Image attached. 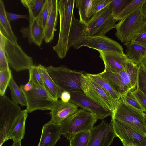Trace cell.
<instances>
[{
  "label": "cell",
  "mask_w": 146,
  "mask_h": 146,
  "mask_svg": "<svg viewBox=\"0 0 146 146\" xmlns=\"http://www.w3.org/2000/svg\"><path fill=\"white\" fill-rule=\"evenodd\" d=\"M84 25L73 15L68 39V50L80 38L85 36L83 33Z\"/></svg>",
  "instance_id": "d4e9b609"
},
{
  "label": "cell",
  "mask_w": 146,
  "mask_h": 146,
  "mask_svg": "<svg viewBox=\"0 0 146 146\" xmlns=\"http://www.w3.org/2000/svg\"><path fill=\"white\" fill-rule=\"evenodd\" d=\"M34 84L31 79L29 77L28 82L25 85H21L20 88L22 91L28 92L30 91L33 88Z\"/></svg>",
  "instance_id": "7bdbcfd3"
},
{
  "label": "cell",
  "mask_w": 146,
  "mask_h": 146,
  "mask_svg": "<svg viewBox=\"0 0 146 146\" xmlns=\"http://www.w3.org/2000/svg\"><path fill=\"white\" fill-rule=\"evenodd\" d=\"M58 0H48V15L44 29V38L47 43L53 39L58 16Z\"/></svg>",
  "instance_id": "d6986e66"
},
{
  "label": "cell",
  "mask_w": 146,
  "mask_h": 146,
  "mask_svg": "<svg viewBox=\"0 0 146 146\" xmlns=\"http://www.w3.org/2000/svg\"><path fill=\"white\" fill-rule=\"evenodd\" d=\"M60 124L49 123L43 126L42 134L37 146H54L61 135Z\"/></svg>",
  "instance_id": "ffe728a7"
},
{
  "label": "cell",
  "mask_w": 146,
  "mask_h": 146,
  "mask_svg": "<svg viewBox=\"0 0 146 146\" xmlns=\"http://www.w3.org/2000/svg\"><path fill=\"white\" fill-rule=\"evenodd\" d=\"M6 15L8 20L10 22L18 19L23 18L28 20L29 19V15H21L11 13L6 11Z\"/></svg>",
  "instance_id": "60d3db41"
},
{
  "label": "cell",
  "mask_w": 146,
  "mask_h": 146,
  "mask_svg": "<svg viewBox=\"0 0 146 146\" xmlns=\"http://www.w3.org/2000/svg\"><path fill=\"white\" fill-rule=\"evenodd\" d=\"M116 21L109 4L85 24L84 34L85 36L105 35L108 31L114 28Z\"/></svg>",
  "instance_id": "52a82bcc"
},
{
  "label": "cell",
  "mask_w": 146,
  "mask_h": 146,
  "mask_svg": "<svg viewBox=\"0 0 146 146\" xmlns=\"http://www.w3.org/2000/svg\"><path fill=\"white\" fill-rule=\"evenodd\" d=\"M28 112L26 109L21 110L8 132L5 142L9 139L13 141H21L24 138L26 120Z\"/></svg>",
  "instance_id": "44dd1931"
},
{
  "label": "cell",
  "mask_w": 146,
  "mask_h": 146,
  "mask_svg": "<svg viewBox=\"0 0 146 146\" xmlns=\"http://www.w3.org/2000/svg\"><path fill=\"white\" fill-rule=\"evenodd\" d=\"M48 0L45 3L38 16L36 18L38 23L44 29L48 15Z\"/></svg>",
  "instance_id": "f35d334b"
},
{
  "label": "cell",
  "mask_w": 146,
  "mask_h": 146,
  "mask_svg": "<svg viewBox=\"0 0 146 146\" xmlns=\"http://www.w3.org/2000/svg\"><path fill=\"white\" fill-rule=\"evenodd\" d=\"M46 0H21L23 5L30 10L34 17L36 18L38 15Z\"/></svg>",
  "instance_id": "f546056e"
},
{
  "label": "cell",
  "mask_w": 146,
  "mask_h": 146,
  "mask_svg": "<svg viewBox=\"0 0 146 146\" xmlns=\"http://www.w3.org/2000/svg\"><path fill=\"white\" fill-rule=\"evenodd\" d=\"M11 146H21V141H14Z\"/></svg>",
  "instance_id": "7dc6e473"
},
{
  "label": "cell",
  "mask_w": 146,
  "mask_h": 146,
  "mask_svg": "<svg viewBox=\"0 0 146 146\" xmlns=\"http://www.w3.org/2000/svg\"><path fill=\"white\" fill-rule=\"evenodd\" d=\"M6 13L4 2L0 0V32L11 41L17 42L18 38L12 31Z\"/></svg>",
  "instance_id": "cb8c5ba5"
},
{
  "label": "cell",
  "mask_w": 146,
  "mask_h": 146,
  "mask_svg": "<svg viewBox=\"0 0 146 146\" xmlns=\"http://www.w3.org/2000/svg\"><path fill=\"white\" fill-rule=\"evenodd\" d=\"M5 37L0 32V71L10 69L4 49Z\"/></svg>",
  "instance_id": "e575fe53"
},
{
  "label": "cell",
  "mask_w": 146,
  "mask_h": 146,
  "mask_svg": "<svg viewBox=\"0 0 146 146\" xmlns=\"http://www.w3.org/2000/svg\"><path fill=\"white\" fill-rule=\"evenodd\" d=\"M144 121L145 127H146V114L145 113L144 115ZM146 136V134H145Z\"/></svg>",
  "instance_id": "c3c4849f"
},
{
  "label": "cell",
  "mask_w": 146,
  "mask_h": 146,
  "mask_svg": "<svg viewBox=\"0 0 146 146\" xmlns=\"http://www.w3.org/2000/svg\"><path fill=\"white\" fill-rule=\"evenodd\" d=\"M144 17V22L145 23L146 25V15Z\"/></svg>",
  "instance_id": "681fc988"
},
{
  "label": "cell",
  "mask_w": 146,
  "mask_h": 146,
  "mask_svg": "<svg viewBox=\"0 0 146 146\" xmlns=\"http://www.w3.org/2000/svg\"><path fill=\"white\" fill-rule=\"evenodd\" d=\"M37 66L42 75L45 88L54 99L57 100L60 98L62 91L50 76L46 67L41 64Z\"/></svg>",
  "instance_id": "603a6c76"
},
{
  "label": "cell",
  "mask_w": 146,
  "mask_h": 146,
  "mask_svg": "<svg viewBox=\"0 0 146 146\" xmlns=\"http://www.w3.org/2000/svg\"><path fill=\"white\" fill-rule=\"evenodd\" d=\"M78 107L70 101L65 103L61 100H58L54 102L48 113L50 115L51 119L48 122L60 124L64 120L75 113L78 110Z\"/></svg>",
  "instance_id": "e0dca14e"
},
{
  "label": "cell",
  "mask_w": 146,
  "mask_h": 146,
  "mask_svg": "<svg viewBox=\"0 0 146 146\" xmlns=\"http://www.w3.org/2000/svg\"><path fill=\"white\" fill-rule=\"evenodd\" d=\"M34 84L30 91H22L26 102V110L29 113L36 110H50L56 100L44 88Z\"/></svg>",
  "instance_id": "9c48e42d"
},
{
  "label": "cell",
  "mask_w": 146,
  "mask_h": 146,
  "mask_svg": "<svg viewBox=\"0 0 146 146\" xmlns=\"http://www.w3.org/2000/svg\"><path fill=\"white\" fill-rule=\"evenodd\" d=\"M12 76L10 69L0 71V96L5 95Z\"/></svg>",
  "instance_id": "836d02e7"
},
{
  "label": "cell",
  "mask_w": 146,
  "mask_h": 146,
  "mask_svg": "<svg viewBox=\"0 0 146 146\" xmlns=\"http://www.w3.org/2000/svg\"><path fill=\"white\" fill-rule=\"evenodd\" d=\"M124 101L131 106L144 112V110L140 105L131 90H129L121 96Z\"/></svg>",
  "instance_id": "d590c367"
},
{
  "label": "cell",
  "mask_w": 146,
  "mask_h": 146,
  "mask_svg": "<svg viewBox=\"0 0 146 146\" xmlns=\"http://www.w3.org/2000/svg\"><path fill=\"white\" fill-rule=\"evenodd\" d=\"M133 0H112L110 4L113 16L116 17Z\"/></svg>",
  "instance_id": "d6a6232c"
},
{
  "label": "cell",
  "mask_w": 146,
  "mask_h": 146,
  "mask_svg": "<svg viewBox=\"0 0 146 146\" xmlns=\"http://www.w3.org/2000/svg\"><path fill=\"white\" fill-rule=\"evenodd\" d=\"M21 110L5 95L0 96V146L5 139L13 123Z\"/></svg>",
  "instance_id": "ba28073f"
},
{
  "label": "cell",
  "mask_w": 146,
  "mask_h": 146,
  "mask_svg": "<svg viewBox=\"0 0 146 146\" xmlns=\"http://www.w3.org/2000/svg\"><path fill=\"white\" fill-rule=\"evenodd\" d=\"M145 1L133 0L116 17L115 21H120L134 13L142 6Z\"/></svg>",
  "instance_id": "83f0119b"
},
{
  "label": "cell",
  "mask_w": 146,
  "mask_h": 146,
  "mask_svg": "<svg viewBox=\"0 0 146 146\" xmlns=\"http://www.w3.org/2000/svg\"><path fill=\"white\" fill-rule=\"evenodd\" d=\"M132 92L146 114V96L137 88Z\"/></svg>",
  "instance_id": "ab89813d"
},
{
  "label": "cell",
  "mask_w": 146,
  "mask_h": 146,
  "mask_svg": "<svg viewBox=\"0 0 146 146\" xmlns=\"http://www.w3.org/2000/svg\"><path fill=\"white\" fill-rule=\"evenodd\" d=\"M4 49L9 64L17 72L29 70L33 65L32 57L29 56L17 42L5 37Z\"/></svg>",
  "instance_id": "8fae6325"
},
{
  "label": "cell",
  "mask_w": 146,
  "mask_h": 146,
  "mask_svg": "<svg viewBox=\"0 0 146 146\" xmlns=\"http://www.w3.org/2000/svg\"><path fill=\"white\" fill-rule=\"evenodd\" d=\"M117 137L124 146L133 145L146 146V136L138 131L117 120L112 118L110 123Z\"/></svg>",
  "instance_id": "4fadbf2b"
},
{
  "label": "cell",
  "mask_w": 146,
  "mask_h": 146,
  "mask_svg": "<svg viewBox=\"0 0 146 146\" xmlns=\"http://www.w3.org/2000/svg\"><path fill=\"white\" fill-rule=\"evenodd\" d=\"M71 98L70 93L67 91H63L61 93L60 98L63 102L67 103L70 101Z\"/></svg>",
  "instance_id": "ee69618b"
},
{
  "label": "cell",
  "mask_w": 146,
  "mask_h": 146,
  "mask_svg": "<svg viewBox=\"0 0 146 146\" xmlns=\"http://www.w3.org/2000/svg\"><path fill=\"white\" fill-rule=\"evenodd\" d=\"M127 146H137L132 144V145H127Z\"/></svg>",
  "instance_id": "f907efd6"
},
{
  "label": "cell",
  "mask_w": 146,
  "mask_h": 146,
  "mask_svg": "<svg viewBox=\"0 0 146 146\" xmlns=\"http://www.w3.org/2000/svg\"><path fill=\"white\" fill-rule=\"evenodd\" d=\"M124 45L126 46L128 59L139 66L146 56V48L132 41L124 43Z\"/></svg>",
  "instance_id": "7402d4cb"
},
{
  "label": "cell",
  "mask_w": 146,
  "mask_h": 146,
  "mask_svg": "<svg viewBox=\"0 0 146 146\" xmlns=\"http://www.w3.org/2000/svg\"><path fill=\"white\" fill-rule=\"evenodd\" d=\"M132 41L140 44L146 48V31L140 34Z\"/></svg>",
  "instance_id": "b9f144b4"
},
{
  "label": "cell",
  "mask_w": 146,
  "mask_h": 146,
  "mask_svg": "<svg viewBox=\"0 0 146 146\" xmlns=\"http://www.w3.org/2000/svg\"><path fill=\"white\" fill-rule=\"evenodd\" d=\"M145 113L125 102L121 97L112 112L114 119L144 134H146L144 121Z\"/></svg>",
  "instance_id": "8992f818"
},
{
  "label": "cell",
  "mask_w": 146,
  "mask_h": 146,
  "mask_svg": "<svg viewBox=\"0 0 146 146\" xmlns=\"http://www.w3.org/2000/svg\"><path fill=\"white\" fill-rule=\"evenodd\" d=\"M142 9L144 17L146 15V0L142 6Z\"/></svg>",
  "instance_id": "bcb514c9"
},
{
  "label": "cell",
  "mask_w": 146,
  "mask_h": 146,
  "mask_svg": "<svg viewBox=\"0 0 146 146\" xmlns=\"http://www.w3.org/2000/svg\"><path fill=\"white\" fill-rule=\"evenodd\" d=\"M84 46L98 51L124 54L123 47L119 43L105 35L86 36L80 38L73 46L76 49Z\"/></svg>",
  "instance_id": "7c38bea8"
},
{
  "label": "cell",
  "mask_w": 146,
  "mask_h": 146,
  "mask_svg": "<svg viewBox=\"0 0 146 146\" xmlns=\"http://www.w3.org/2000/svg\"><path fill=\"white\" fill-rule=\"evenodd\" d=\"M87 75L101 87L117 103L121 96L115 92L105 80L97 74L87 73Z\"/></svg>",
  "instance_id": "484cf974"
},
{
  "label": "cell",
  "mask_w": 146,
  "mask_h": 146,
  "mask_svg": "<svg viewBox=\"0 0 146 146\" xmlns=\"http://www.w3.org/2000/svg\"><path fill=\"white\" fill-rule=\"evenodd\" d=\"M29 71V77L33 83L45 88L42 75L37 65H33Z\"/></svg>",
  "instance_id": "8d00e7d4"
},
{
  "label": "cell",
  "mask_w": 146,
  "mask_h": 146,
  "mask_svg": "<svg viewBox=\"0 0 146 146\" xmlns=\"http://www.w3.org/2000/svg\"><path fill=\"white\" fill-rule=\"evenodd\" d=\"M114 28L116 29V37L124 43L133 40L146 31L142 6L131 15L119 21Z\"/></svg>",
  "instance_id": "277c9868"
},
{
  "label": "cell",
  "mask_w": 146,
  "mask_h": 146,
  "mask_svg": "<svg viewBox=\"0 0 146 146\" xmlns=\"http://www.w3.org/2000/svg\"><path fill=\"white\" fill-rule=\"evenodd\" d=\"M75 1L60 0L58 1L60 17L59 31L58 42L53 47V50L60 59L66 57L68 50V39Z\"/></svg>",
  "instance_id": "7a4b0ae2"
},
{
  "label": "cell",
  "mask_w": 146,
  "mask_h": 146,
  "mask_svg": "<svg viewBox=\"0 0 146 146\" xmlns=\"http://www.w3.org/2000/svg\"><path fill=\"white\" fill-rule=\"evenodd\" d=\"M81 88L84 93L96 103L113 112L116 102L101 87L87 75H82Z\"/></svg>",
  "instance_id": "30bf717a"
},
{
  "label": "cell",
  "mask_w": 146,
  "mask_h": 146,
  "mask_svg": "<svg viewBox=\"0 0 146 146\" xmlns=\"http://www.w3.org/2000/svg\"><path fill=\"white\" fill-rule=\"evenodd\" d=\"M29 24L26 27H22L20 32L23 38H28L29 44L33 43L40 46L44 38V29L38 23L30 10L27 9Z\"/></svg>",
  "instance_id": "2e32d148"
},
{
  "label": "cell",
  "mask_w": 146,
  "mask_h": 146,
  "mask_svg": "<svg viewBox=\"0 0 146 146\" xmlns=\"http://www.w3.org/2000/svg\"><path fill=\"white\" fill-rule=\"evenodd\" d=\"M139 66L129 60L125 67L118 72L104 71L97 74L105 80L121 96L137 88Z\"/></svg>",
  "instance_id": "6da1fadb"
},
{
  "label": "cell",
  "mask_w": 146,
  "mask_h": 146,
  "mask_svg": "<svg viewBox=\"0 0 146 146\" xmlns=\"http://www.w3.org/2000/svg\"><path fill=\"white\" fill-rule=\"evenodd\" d=\"M11 95L12 101L15 104L22 106H26V102L24 96L20 89L17 85L12 76L8 85Z\"/></svg>",
  "instance_id": "4316f807"
},
{
  "label": "cell",
  "mask_w": 146,
  "mask_h": 146,
  "mask_svg": "<svg viewBox=\"0 0 146 146\" xmlns=\"http://www.w3.org/2000/svg\"><path fill=\"white\" fill-rule=\"evenodd\" d=\"M70 101L78 107L93 114L98 120L103 119L108 116H112V112L102 107L86 96L83 91L70 93Z\"/></svg>",
  "instance_id": "5bb4252c"
},
{
  "label": "cell",
  "mask_w": 146,
  "mask_h": 146,
  "mask_svg": "<svg viewBox=\"0 0 146 146\" xmlns=\"http://www.w3.org/2000/svg\"><path fill=\"white\" fill-rule=\"evenodd\" d=\"M137 89L146 96V72L140 65H139Z\"/></svg>",
  "instance_id": "74e56055"
},
{
  "label": "cell",
  "mask_w": 146,
  "mask_h": 146,
  "mask_svg": "<svg viewBox=\"0 0 146 146\" xmlns=\"http://www.w3.org/2000/svg\"><path fill=\"white\" fill-rule=\"evenodd\" d=\"M46 68L50 76L62 91L71 93L82 91L81 80L82 75L85 72L72 70L64 66H50Z\"/></svg>",
  "instance_id": "5b68a950"
},
{
  "label": "cell",
  "mask_w": 146,
  "mask_h": 146,
  "mask_svg": "<svg viewBox=\"0 0 146 146\" xmlns=\"http://www.w3.org/2000/svg\"><path fill=\"white\" fill-rule=\"evenodd\" d=\"M90 131L82 132L74 135L70 141V146H88Z\"/></svg>",
  "instance_id": "4dcf8cb0"
},
{
  "label": "cell",
  "mask_w": 146,
  "mask_h": 146,
  "mask_svg": "<svg viewBox=\"0 0 146 146\" xmlns=\"http://www.w3.org/2000/svg\"><path fill=\"white\" fill-rule=\"evenodd\" d=\"M98 120L90 112L80 109L60 124L61 134L69 141L77 133L91 131Z\"/></svg>",
  "instance_id": "3957f363"
},
{
  "label": "cell",
  "mask_w": 146,
  "mask_h": 146,
  "mask_svg": "<svg viewBox=\"0 0 146 146\" xmlns=\"http://www.w3.org/2000/svg\"><path fill=\"white\" fill-rule=\"evenodd\" d=\"M117 137L110 124L103 120L90 131L88 146H110Z\"/></svg>",
  "instance_id": "9a60e30c"
},
{
  "label": "cell",
  "mask_w": 146,
  "mask_h": 146,
  "mask_svg": "<svg viewBox=\"0 0 146 146\" xmlns=\"http://www.w3.org/2000/svg\"><path fill=\"white\" fill-rule=\"evenodd\" d=\"M112 1V0H92L88 13V21L100 11L109 5Z\"/></svg>",
  "instance_id": "1f68e13d"
},
{
  "label": "cell",
  "mask_w": 146,
  "mask_h": 146,
  "mask_svg": "<svg viewBox=\"0 0 146 146\" xmlns=\"http://www.w3.org/2000/svg\"><path fill=\"white\" fill-rule=\"evenodd\" d=\"M92 0H76V7L78 10L80 21L85 24L88 21V13Z\"/></svg>",
  "instance_id": "f1b7e54d"
},
{
  "label": "cell",
  "mask_w": 146,
  "mask_h": 146,
  "mask_svg": "<svg viewBox=\"0 0 146 146\" xmlns=\"http://www.w3.org/2000/svg\"><path fill=\"white\" fill-rule=\"evenodd\" d=\"M99 57L104 65V71L108 72H118L123 69L129 60L126 54L118 53L98 51Z\"/></svg>",
  "instance_id": "ac0fdd59"
},
{
  "label": "cell",
  "mask_w": 146,
  "mask_h": 146,
  "mask_svg": "<svg viewBox=\"0 0 146 146\" xmlns=\"http://www.w3.org/2000/svg\"><path fill=\"white\" fill-rule=\"evenodd\" d=\"M139 65L143 67L146 72V56L142 60Z\"/></svg>",
  "instance_id": "f6af8a7d"
}]
</instances>
